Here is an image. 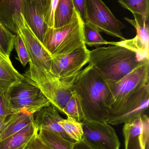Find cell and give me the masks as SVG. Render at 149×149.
I'll use <instances>...</instances> for the list:
<instances>
[{
	"label": "cell",
	"instance_id": "7a4b0ae2",
	"mask_svg": "<svg viewBox=\"0 0 149 149\" xmlns=\"http://www.w3.org/2000/svg\"><path fill=\"white\" fill-rule=\"evenodd\" d=\"M148 61H140L135 52L125 47L110 45L89 50L88 63L107 83H114Z\"/></svg>",
	"mask_w": 149,
	"mask_h": 149
},
{
	"label": "cell",
	"instance_id": "f546056e",
	"mask_svg": "<svg viewBox=\"0 0 149 149\" xmlns=\"http://www.w3.org/2000/svg\"><path fill=\"white\" fill-rule=\"evenodd\" d=\"M24 149H52L38 136V132L30 140Z\"/></svg>",
	"mask_w": 149,
	"mask_h": 149
},
{
	"label": "cell",
	"instance_id": "5b68a950",
	"mask_svg": "<svg viewBox=\"0 0 149 149\" xmlns=\"http://www.w3.org/2000/svg\"><path fill=\"white\" fill-rule=\"evenodd\" d=\"M149 73V61L137 67L119 81L108 83L113 98L108 116L119 111L133 94L148 83Z\"/></svg>",
	"mask_w": 149,
	"mask_h": 149
},
{
	"label": "cell",
	"instance_id": "9a60e30c",
	"mask_svg": "<svg viewBox=\"0 0 149 149\" xmlns=\"http://www.w3.org/2000/svg\"><path fill=\"white\" fill-rule=\"evenodd\" d=\"M13 66L10 57L0 51V93H7L13 86L24 79Z\"/></svg>",
	"mask_w": 149,
	"mask_h": 149
},
{
	"label": "cell",
	"instance_id": "d6a6232c",
	"mask_svg": "<svg viewBox=\"0 0 149 149\" xmlns=\"http://www.w3.org/2000/svg\"><path fill=\"white\" fill-rule=\"evenodd\" d=\"M73 149H98L85 141L83 139L80 141L73 143Z\"/></svg>",
	"mask_w": 149,
	"mask_h": 149
},
{
	"label": "cell",
	"instance_id": "2e32d148",
	"mask_svg": "<svg viewBox=\"0 0 149 149\" xmlns=\"http://www.w3.org/2000/svg\"><path fill=\"white\" fill-rule=\"evenodd\" d=\"M22 13L23 0H0V21L14 34H17L15 21Z\"/></svg>",
	"mask_w": 149,
	"mask_h": 149
},
{
	"label": "cell",
	"instance_id": "8992f818",
	"mask_svg": "<svg viewBox=\"0 0 149 149\" xmlns=\"http://www.w3.org/2000/svg\"><path fill=\"white\" fill-rule=\"evenodd\" d=\"M85 22L90 24L99 31L122 40L126 39L122 32L126 26L101 0H86Z\"/></svg>",
	"mask_w": 149,
	"mask_h": 149
},
{
	"label": "cell",
	"instance_id": "f1b7e54d",
	"mask_svg": "<svg viewBox=\"0 0 149 149\" xmlns=\"http://www.w3.org/2000/svg\"><path fill=\"white\" fill-rule=\"evenodd\" d=\"M12 114L10 102L7 93H0V118Z\"/></svg>",
	"mask_w": 149,
	"mask_h": 149
},
{
	"label": "cell",
	"instance_id": "7c38bea8",
	"mask_svg": "<svg viewBox=\"0 0 149 149\" xmlns=\"http://www.w3.org/2000/svg\"><path fill=\"white\" fill-rule=\"evenodd\" d=\"M122 131L125 149H149V119L146 115L125 123Z\"/></svg>",
	"mask_w": 149,
	"mask_h": 149
},
{
	"label": "cell",
	"instance_id": "83f0119b",
	"mask_svg": "<svg viewBox=\"0 0 149 149\" xmlns=\"http://www.w3.org/2000/svg\"><path fill=\"white\" fill-rule=\"evenodd\" d=\"M14 45L17 53L18 60L23 66H26L29 63V57L24 42L18 33L16 34Z\"/></svg>",
	"mask_w": 149,
	"mask_h": 149
},
{
	"label": "cell",
	"instance_id": "d6986e66",
	"mask_svg": "<svg viewBox=\"0 0 149 149\" xmlns=\"http://www.w3.org/2000/svg\"><path fill=\"white\" fill-rule=\"evenodd\" d=\"M37 132L33 120L20 131L0 141V149H24Z\"/></svg>",
	"mask_w": 149,
	"mask_h": 149
},
{
	"label": "cell",
	"instance_id": "9c48e42d",
	"mask_svg": "<svg viewBox=\"0 0 149 149\" xmlns=\"http://www.w3.org/2000/svg\"><path fill=\"white\" fill-rule=\"evenodd\" d=\"M89 50L86 45L64 55L52 56L50 72L57 78H66L78 74L88 63Z\"/></svg>",
	"mask_w": 149,
	"mask_h": 149
},
{
	"label": "cell",
	"instance_id": "8fae6325",
	"mask_svg": "<svg viewBox=\"0 0 149 149\" xmlns=\"http://www.w3.org/2000/svg\"><path fill=\"white\" fill-rule=\"evenodd\" d=\"M134 15V19L126 17L125 19L135 28L136 36L132 39L113 42V45L122 46L132 50L136 53L140 61L149 60V18L136 14Z\"/></svg>",
	"mask_w": 149,
	"mask_h": 149
},
{
	"label": "cell",
	"instance_id": "1f68e13d",
	"mask_svg": "<svg viewBox=\"0 0 149 149\" xmlns=\"http://www.w3.org/2000/svg\"><path fill=\"white\" fill-rule=\"evenodd\" d=\"M74 9L84 23L86 19V0H72Z\"/></svg>",
	"mask_w": 149,
	"mask_h": 149
},
{
	"label": "cell",
	"instance_id": "ffe728a7",
	"mask_svg": "<svg viewBox=\"0 0 149 149\" xmlns=\"http://www.w3.org/2000/svg\"><path fill=\"white\" fill-rule=\"evenodd\" d=\"M24 75V79L12 87L7 93L10 100L24 99L41 92L36 84L28 75Z\"/></svg>",
	"mask_w": 149,
	"mask_h": 149
},
{
	"label": "cell",
	"instance_id": "cb8c5ba5",
	"mask_svg": "<svg viewBox=\"0 0 149 149\" xmlns=\"http://www.w3.org/2000/svg\"><path fill=\"white\" fill-rule=\"evenodd\" d=\"M100 31L90 24H83V36L85 45L88 46H99L110 45H113V42H108L104 39L99 33Z\"/></svg>",
	"mask_w": 149,
	"mask_h": 149
},
{
	"label": "cell",
	"instance_id": "836d02e7",
	"mask_svg": "<svg viewBox=\"0 0 149 149\" xmlns=\"http://www.w3.org/2000/svg\"><path fill=\"white\" fill-rule=\"evenodd\" d=\"M8 116H3L1 118H0V130L4 123V122L6 120V119Z\"/></svg>",
	"mask_w": 149,
	"mask_h": 149
},
{
	"label": "cell",
	"instance_id": "277c9868",
	"mask_svg": "<svg viewBox=\"0 0 149 149\" xmlns=\"http://www.w3.org/2000/svg\"><path fill=\"white\" fill-rule=\"evenodd\" d=\"M84 22L75 10L71 22L57 29L47 30L43 45L52 56L64 55L85 46L83 36Z\"/></svg>",
	"mask_w": 149,
	"mask_h": 149
},
{
	"label": "cell",
	"instance_id": "d4e9b609",
	"mask_svg": "<svg viewBox=\"0 0 149 149\" xmlns=\"http://www.w3.org/2000/svg\"><path fill=\"white\" fill-rule=\"evenodd\" d=\"M63 114L66 115L67 117H71L79 122L85 120L80 100L73 90L63 109Z\"/></svg>",
	"mask_w": 149,
	"mask_h": 149
},
{
	"label": "cell",
	"instance_id": "4fadbf2b",
	"mask_svg": "<svg viewBox=\"0 0 149 149\" xmlns=\"http://www.w3.org/2000/svg\"><path fill=\"white\" fill-rule=\"evenodd\" d=\"M63 119L57 109L51 104L43 108L36 113L34 122L38 132L40 130H45L74 143L69 138L59 124V122Z\"/></svg>",
	"mask_w": 149,
	"mask_h": 149
},
{
	"label": "cell",
	"instance_id": "30bf717a",
	"mask_svg": "<svg viewBox=\"0 0 149 149\" xmlns=\"http://www.w3.org/2000/svg\"><path fill=\"white\" fill-rule=\"evenodd\" d=\"M149 84L143 86L133 94L123 107L108 116L106 123L111 125L128 123L144 114L148 108Z\"/></svg>",
	"mask_w": 149,
	"mask_h": 149
},
{
	"label": "cell",
	"instance_id": "5bb4252c",
	"mask_svg": "<svg viewBox=\"0 0 149 149\" xmlns=\"http://www.w3.org/2000/svg\"><path fill=\"white\" fill-rule=\"evenodd\" d=\"M23 14L30 28L43 45L48 28L35 0H23Z\"/></svg>",
	"mask_w": 149,
	"mask_h": 149
},
{
	"label": "cell",
	"instance_id": "e0dca14e",
	"mask_svg": "<svg viewBox=\"0 0 149 149\" xmlns=\"http://www.w3.org/2000/svg\"><path fill=\"white\" fill-rule=\"evenodd\" d=\"M10 102L12 113L23 112L34 115L43 108L51 105L50 101L41 92L24 99Z\"/></svg>",
	"mask_w": 149,
	"mask_h": 149
},
{
	"label": "cell",
	"instance_id": "484cf974",
	"mask_svg": "<svg viewBox=\"0 0 149 149\" xmlns=\"http://www.w3.org/2000/svg\"><path fill=\"white\" fill-rule=\"evenodd\" d=\"M125 8L131 11L133 15H139L149 18V0H118Z\"/></svg>",
	"mask_w": 149,
	"mask_h": 149
},
{
	"label": "cell",
	"instance_id": "3957f363",
	"mask_svg": "<svg viewBox=\"0 0 149 149\" xmlns=\"http://www.w3.org/2000/svg\"><path fill=\"white\" fill-rule=\"evenodd\" d=\"M29 65L25 74L36 84L51 104L63 113V109L73 92V84L78 74L59 79L50 72L39 69L31 64Z\"/></svg>",
	"mask_w": 149,
	"mask_h": 149
},
{
	"label": "cell",
	"instance_id": "7402d4cb",
	"mask_svg": "<svg viewBox=\"0 0 149 149\" xmlns=\"http://www.w3.org/2000/svg\"><path fill=\"white\" fill-rule=\"evenodd\" d=\"M38 134L44 142L52 149H73V143L54 133L45 130H40Z\"/></svg>",
	"mask_w": 149,
	"mask_h": 149
},
{
	"label": "cell",
	"instance_id": "ba28073f",
	"mask_svg": "<svg viewBox=\"0 0 149 149\" xmlns=\"http://www.w3.org/2000/svg\"><path fill=\"white\" fill-rule=\"evenodd\" d=\"M83 139L98 149H119L120 143L114 129L106 122L84 120Z\"/></svg>",
	"mask_w": 149,
	"mask_h": 149
},
{
	"label": "cell",
	"instance_id": "4dcf8cb0",
	"mask_svg": "<svg viewBox=\"0 0 149 149\" xmlns=\"http://www.w3.org/2000/svg\"><path fill=\"white\" fill-rule=\"evenodd\" d=\"M35 1L41 15L46 23L50 8L49 0H35Z\"/></svg>",
	"mask_w": 149,
	"mask_h": 149
},
{
	"label": "cell",
	"instance_id": "44dd1931",
	"mask_svg": "<svg viewBox=\"0 0 149 149\" xmlns=\"http://www.w3.org/2000/svg\"><path fill=\"white\" fill-rule=\"evenodd\" d=\"M75 9L72 0H59L54 17V29L69 24L73 18Z\"/></svg>",
	"mask_w": 149,
	"mask_h": 149
},
{
	"label": "cell",
	"instance_id": "52a82bcc",
	"mask_svg": "<svg viewBox=\"0 0 149 149\" xmlns=\"http://www.w3.org/2000/svg\"><path fill=\"white\" fill-rule=\"evenodd\" d=\"M17 33L22 39L29 57V64L43 70L50 72L52 56L34 34L27 23L23 14L16 19Z\"/></svg>",
	"mask_w": 149,
	"mask_h": 149
},
{
	"label": "cell",
	"instance_id": "4316f807",
	"mask_svg": "<svg viewBox=\"0 0 149 149\" xmlns=\"http://www.w3.org/2000/svg\"><path fill=\"white\" fill-rule=\"evenodd\" d=\"M15 37L0 21V51L7 56L10 57L13 49Z\"/></svg>",
	"mask_w": 149,
	"mask_h": 149
},
{
	"label": "cell",
	"instance_id": "603a6c76",
	"mask_svg": "<svg viewBox=\"0 0 149 149\" xmlns=\"http://www.w3.org/2000/svg\"><path fill=\"white\" fill-rule=\"evenodd\" d=\"M59 124L69 138L74 142L80 141L83 139L84 132L81 122L71 117H67L66 119L63 118Z\"/></svg>",
	"mask_w": 149,
	"mask_h": 149
},
{
	"label": "cell",
	"instance_id": "6da1fadb",
	"mask_svg": "<svg viewBox=\"0 0 149 149\" xmlns=\"http://www.w3.org/2000/svg\"><path fill=\"white\" fill-rule=\"evenodd\" d=\"M73 89L80 100L85 120L106 122L113 96L107 82L91 65L78 74Z\"/></svg>",
	"mask_w": 149,
	"mask_h": 149
},
{
	"label": "cell",
	"instance_id": "ac0fdd59",
	"mask_svg": "<svg viewBox=\"0 0 149 149\" xmlns=\"http://www.w3.org/2000/svg\"><path fill=\"white\" fill-rule=\"evenodd\" d=\"M34 119V115L25 112L13 113L9 116L0 130V141L20 131Z\"/></svg>",
	"mask_w": 149,
	"mask_h": 149
}]
</instances>
